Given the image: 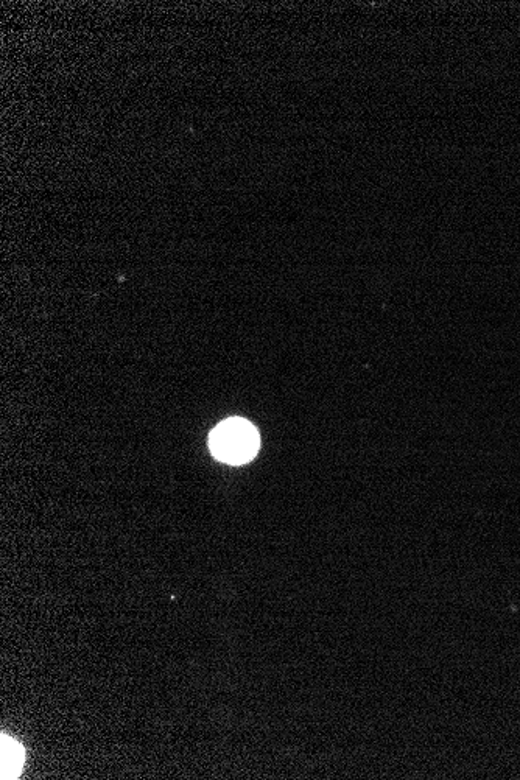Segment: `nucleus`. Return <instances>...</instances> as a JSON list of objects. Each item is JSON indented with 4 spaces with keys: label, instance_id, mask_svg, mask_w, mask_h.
Returning a JSON list of instances; mask_svg holds the SVG:
<instances>
[{
    "label": "nucleus",
    "instance_id": "1",
    "mask_svg": "<svg viewBox=\"0 0 520 780\" xmlns=\"http://www.w3.org/2000/svg\"><path fill=\"white\" fill-rule=\"evenodd\" d=\"M259 433L245 419H228L215 427L209 438V447L218 460L229 464H243L253 460L259 450Z\"/></svg>",
    "mask_w": 520,
    "mask_h": 780
},
{
    "label": "nucleus",
    "instance_id": "2",
    "mask_svg": "<svg viewBox=\"0 0 520 780\" xmlns=\"http://www.w3.org/2000/svg\"><path fill=\"white\" fill-rule=\"evenodd\" d=\"M2 770L0 777L2 779H16L21 773L22 763H24V749L7 735H2Z\"/></svg>",
    "mask_w": 520,
    "mask_h": 780
}]
</instances>
